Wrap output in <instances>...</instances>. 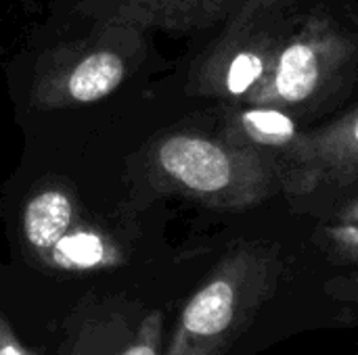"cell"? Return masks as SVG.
<instances>
[{
	"instance_id": "obj_1",
	"label": "cell",
	"mask_w": 358,
	"mask_h": 355,
	"mask_svg": "<svg viewBox=\"0 0 358 355\" xmlns=\"http://www.w3.org/2000/svg\"><path fill=\"white\" fill-rule=\"evenodd\" d=\"M138 167L151 190L214 209H248L279 188L277 165L268 155L195 132L155 138Z\"/></svg>"
},
{
	"instance_id": "obj_2",
	"label": "cell",
	"mask_w": 358,
	"mask_h": 355,
	"mask_svg": "<svg viewBox=\"0 0 358 355\" xmlns=\"http://www.w3.org/2000/svg\"><path fill=\"white\" fill-rule=\"evenodd\" d=\"M273 259L260 247L229 251L185 301L164 355H224L268 295Z\"/></svg>"
},
{
	"instance_id": "obj_3",
	"label": "cell",
	"mask_w": 358,
	"mask_h": 355,
	"mask_svg": "<svg viewBox=\"0 0 358 355\" xmlns=\"http://www.w3.org/2000/svg\"><path fill=\"white\" fill-rule=\"evenodd\" d=\"M298 19L296 0H245L220 38L193 65L189 90L243 103L266 77Z\"/></svg>"
},
{
	"instance_id": "obj_4",
	"label": "cell",
	"mask_w": 358,
	"mask_h": 355,
	"mask_svg": "<svg viewBox=\"0 0 358 355\" xmlns=\"http://www.w3.org/2000/svg\"><path fill=\"white\" fill-rule=\"evenodd\" d=\"M168 310L128 289H88L57 312L52 355H164Z\"/></svg>"
},
{
	"instance_id": "obj_5",
	"label": "cell",
	"mask_w": 358,
	"mask_h": 355,
	"mask_svg": "<svg viewBox=\"0 0 358 355\" xmlns=\"http://www.w3.org/2000/svg\"><path fill=\"white\" fill-rule=\"evenodd\" d=\"M145 31L126 25H94V31L46 50L31 82V105L69 109L115 92L145 56Z\"/></svg>"
},
{
	"instance_id": "obj_6",
	"label": "cell",
	"mask_w": 358,
	"mask_h": 355,
	"mask_svg": "<svg viewBox=\"0 0 358 355\" xmlns=\"http://www.w3.org/2000/svg\"><path fill=\"white\" fill-rule=\"evenodd\" d=\"M357 56V36L317 8L298 19L266 77L243 105H268L289 113L308 107L338 84Z\"/></svg>"
},
{
	"instance_id": "obj_7",
	"label": "cell",
	"mask_w": 358,
	"mask_h": 355,
	"mask_svg": "<svg viewBox=\"0 0 358 355\" xmlns=\"http://www.w3.org/2000/svg\"><path fill=\"white\" fill-rule=\"evenodd\" d=\"M357 178L358 107L338 121L304 134L277 165V180L292 195L348 186Z\"/></svg>"
},
{
	"instance_id": "obj_8",
	"label": "cell",
	"mask_w": 358,
	"mask_h": 355,
	"mask_svg": "<svg viewBox=\"0 0 358 355\" xmlns=\"http://www.w3.org/2000/svg\"><path fill=\"white\" fill-rule=\"evenodd\" d=\"M229 4L231 0H80V10L94 25L191 33L218 23Z\"/></svg>"
},
{
	"instance_id": "obj_9",
	"label": "cell",
	"mask_w": 358,
	"mask_h": 355,
	"mask_svg": "<svg viewBox=\"0 0 358 355\" xmlns=\"http://www.w3.org/2000/svg\"><path fill=\"white\" fill-rule=\"evenodd\" d=\"M298 121L289 111L268 105H243L224 117L220 138L268 155L279 165L300 142Z\"/></svg>"
},
{
	"instance_id": "obj_10",
	"label": "cell",
	"mask_w": 358,
	"mask_h": 355,
	"mask_svg": "<svg viewBox=\"0 0 358 355\" xmlns=\"http://www.w3.org/2000/svg\"><path fill=\"white\" fill-rule=\"evenodd\" d=\"M76 224V203L67 190L46 186L29 197L21 218V241L31 264H40Z\"/></svg>"
},
{
	"instance_id": "obj_11",
	"label": "cell",
	"mask_w": 358,
	"mask_h": 355,
	"mask_svg": "<svg viewBox=\"0 0 358 355\" xmlns=\"http://www.w3.org/2000/svg\"><path fill=\"white\" fill-rule=\"evenodd\" d=\"M57 312L0 299V355H52Z\"/></svg>"
},
{
	"instance_id": "obj_12",
	"label": "cell",
	"mask_w": 358,
	"mask_h": 355,
	"mask_svg": "<svg viewBox=\"0 0 358 355\" xmlns=\"http://www.w3.org/2000/svg\"><path fill=\"white\" fill-rule=\"evenodd\" d=\"M327 241L346 257L358 259V224H338L325 230Z\"/></svg>"
},
{
	"instance_id": "obj_13",
	"label": "cell",
	"mask_w": 358,
	"mask_h": 355,
	"mask_svg": "<svg viewBox=\"0 0 358 355\" xmlns=\"http://www.w3.org/2000/svg\"><path fill=\"white\" fill-rule=\"evenodd\" d=\"M340 224H358V197L352 199L340 213H338Z\"/></svg>"
}]
</instances>
